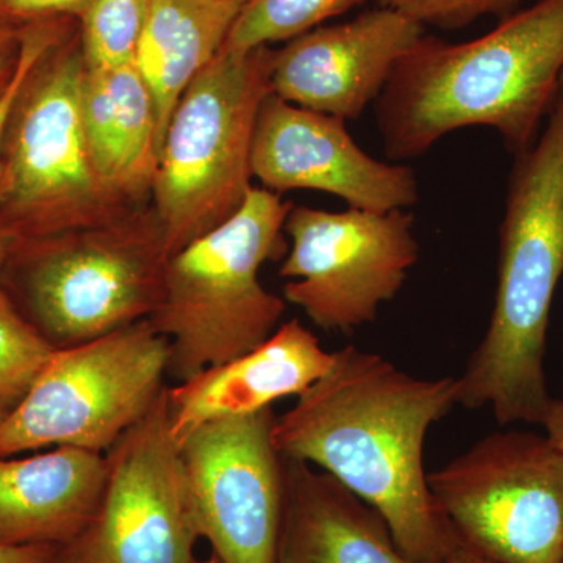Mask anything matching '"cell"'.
<instances>
[{
	"label": "cell",
	"mask_w": 563,
	"mask_h": 563,
	"mask_svg": "<svg viewBox=\"0 0 563 563\" xmlns=\"http://www.w3.org/2000/svg\"><path fill=\"white\" fill-rule=\"evenodd\" d=\"M457 404V377L418 379L347 344L288 412L276 417L282 455L331 474L383 515L402 553L439 563L457 539L422 465L426 435Z\"/></svg>",
	"instance_id": "obj_1"
},
{
	"label": "cell",
	"mask_w": 563,
	"mask_h": 563,
	"mask_svg": "<svg viewBox=\"0 0 563 563\" xmlns=\"http://www.w3.org/2000/svg\"><path fill=\"white\" fill-rule=\"evenodd\" d=\"M562 70L563 0H540L466 43L422 36L376 101L385 154L420 157L473 125L495 129L520 154L553 109Z\"/></svg>",
	"instance_id": "obj_2"
},
{
	"label": "cell",
	"mask_w": 563,
	"mask_h": 563,
	"mask_svg": "<svg viewBox=\"0 0 563 563\" xmlns=\"http://www.w3.org/2000/svg\"><path fill=\"white\" fill-rule=\"evenodd\" d=\"M563 276V87L542 136L517 154L499 228L498 287L483 342L457 377V404L499 424H542L554 399L544 351Z\"/></svg>",
	"instance_id": "obj_3"
},
{
	"label": "cell",
	"mask_w": 563,
	"mask_h": 563,
	"mask_svg": "<svg viewBox=\"0 0 563 563\" xmlns=\"http://www.w3.org/2000/svg\"><path fill=\"white\" fill-rule=\"evenodd\" d=\"M291 207L254 187L231 220L166 258L150 321L172 344L168 376L177 384L255 350L279 328L285 299L258 273L287 252Z\"/></svg>",
	"instance_id": "obj_4"
},
{
	"label": "cell",
	"mask_w": 563,
	"mask_h": 563,
	"mask_svg": "<svg viewBox=\"0 0 563 563\" xmlns=\"http://www.w3.org/2000/svg\"><path fill=\"white\" fill-rule=\"evenodd\" d=\"M273 49L222 47L181 95L163 139L152 211L166 258L220 228L252 188V143L272 95Z\"/></svg>",
	"instance_id": "obj_5"
},
{
	"label": "cell",
	"mask_w": 563,
	"mask_h": 563,
	"mask_svg": "<svg viewBox=\"0 0 563 563\" xmlns=\"http://www.w3.org/2000/svg\"><path fill=\"white\" fill-rule=\"evenodd\" d=\"M166 255L151 213L18 240L0 288L55 347L77 346L150 320Z\"/></svg>",
	"instance_id": "obj_6"
},
{
	"label": "cell",
	"mask_w": 563,
	"mask_h": 563,
	"mask_svg": "<svg viewBox=\"0 0 563 563\" xmlns=\"http://www.w3.org/2000/svg\"><path fill=\"white\" fill-rule=\"evenodd\" d=\"M79 29L33 68L14 102L2 150L0 224L36 239L120 220L92 169L81 122Z\"/></svg>",
	"instance_id": "obj_7"
},
{
	"label": "cell",
	"mask_w": 563,
	"mask_h": 563,
	"mask_svg": "<svg viewBox=\"0 0 563 563\" xmlns=\"http://www.w3.org/2000/svg\"><path fill=\"white\" fill-rule=\"evenodd\" d=\"M169 357V340L150 320L55 351L0 424V459L58 446L106 454L168 387Z\"/></svg>",
	"instance_id": "obj_8"
},
{
	"label": "cell",
	"mask_w": 563,
	"mask_h": 563,
	"mask_svg": "<svg viewBox=\"0 0 563 563\" xmlns=\"http://www.w3.org/2000/svg\"><path fill=\"white\" fill-rule=\"evenodd\" d=\"M463 542L493 563H563V451L532 432H495L428 474Z\"/></svg>",
	"instance_id": "obj_9"
},
{
	"label": "cell",
	"mask_w": 563,
	"mask_h": 563,
	"mask_svg": "<svg viewBox=\"0 0 563 563\" xmlns=\"http://www.w3.org/2000/svg\"><path fill=\"white\" fill-rule=\"evenodd\" d=\"M407 210L329 211L291 207L284 299L324 331L351 332L376 320L406 284L420 255Z\"/></svg>",
	"instance_id": "obj_10"
},
{
	"label": "cell",
	"mask_w": 563,
	"mask_h": 563,
	"mask_svg": "<svg viewBox=\"0 0 563 563\" xmlns=\"http://www.w3.org/2000/svg\"><path fill=\"white\" fill-rule=\"evenodd\" d=\"M95 520L60 548V563H192L199 537L180 444L169 422L168 387L150 413L106 453Z\"/></svg>",
	"instance_id": "obj_11"
},
{
	"label": "cell",
	"mask_w": 563,
	"mask_h": 563,
	"mask_svg": "<svg viewBox=\"0 0 563 563\" xmlns=\"http://www.w3.org/2000/svg\"><path fill=\"white\" fill-rule=\"evenodd\" d=\"M276 415L210 421L180 443L192 518L222 563H274L284 517L285 462Z\"/></svg>",
	"instance_id": "obj_12"
},
{
	"label": "cell",
	"mask_w": 563,
	"mask_h": 563,
	"mask_svg": "<svg viewBox=\"0 0 563 563\" xmlns=\"http://www.w3.org/2000/svg\"><path fill=\"white\" fill-rule=\"evenodd\" d=\"M343 120L269 95L252 143V174L262 188L331 192L351 209L407 210L418 202L412 168L376 161L355 143Z\"/></svg>",
	"instance_id": "obj_13"
},
{
	"label": "cell",
	"mask_w": 563,
	"mask_h": 563,
	"mask_svg": "<svg viewBox=\"0 0 563 563\" xmlns=\"http://www.w3.org/2000/svg\"><path fill=\"white\" fill-rule=\"evenodd\" d=\"M422 36L421 24L387 7L320 25L273 49V95L302 109L357 120Z\"/></svg>",
	"instance_id": "obj_14"
},
{
	"label": "cell",
	"mask_w": 563,
	"mask_h": 563,
	"mask_svg": "<svg viewBox=\"0 0 563 563\" xmlns=\"http://www.w3.org/2000/svg\"><path fill=\"white\" fill-rule=\"evenodd\" d=\"M331 362L332 352L292 318L255 350L168 387L174 439L180 444L207 422L261 412L282 398L302 395Z\"/></svg>",
	"instance_id": "obj_15"
},
{
	"label": "cell",
	"mask_w": 563,
	"mask_h": 563,
	"mask_svg": "<svg viewBox=\"0 0 563 563\" xmlns=\"http://www.w3.org/2000/svg\"><path fill=\"white\" fill-rule=\"evenodd\" d=\"M106 472V454L79 448L0 459V543L76 542L98 514Z\"/></svg>",
	"instance_id": "obj_16"
},
{
	"label": "cell",
	"mask_w": 563,
	"mask_h": 563,
	"mask_svg": "<svg viewBox=\"0 0 563 563\" xmlns=\"http://www.w3.org/2000/svg\"><path fill=\"white\" fill-rule=\"evenodd\" d=\"M284 517L274 563H418L383 515L328 473L284 455Z\"/></svg>",
	"instance_id": "obj_17"
},
{
	"label": "cell",
	"mask_w": 563,
	"mask_h": 563,
	"mask_svg": "<svg viewBox=\"0 0 563 563\" xmlns=\"http://www.w3.org/2000/svg\"><path fill=\"white\" fill-rule=\"evenodd\" d=\"M81 122L103 191L125 209L151 196L161 136L154 98L135 62L110 68L85 65Z\"/></svg>",
	"instance_id": "obj_18"
},
{
	"label": "cell",
	"mask_w": 563,
	"mask_h": 563,
	"mask_svg": "<svg viewBox=\"0 0 563 563\" xmlns=\"http://www.w3.org/2000/svg\"><path fill=\"white\" fill-rule=\"evenodd\" d=\"M243 7L229 0H150L135 65L154 98L161 151L181 95L220 54Z\"/></svg>",
	"instance_id": "obj_19"
},
{
	"label": "cell",
	"mask_w": 563,
	"mask_h": 563,
	"mask_svg": "<svg viewBox=\"0 0 563 563\" xmlns=\"http://www.w3.org/2000/svg\"><path fill=\"white\" fill-rule=\"evenodd\" d=\"M363 2L365 0H250L240 11L222 47L250 51L287 43Z\"/></svg>",
	"instance_id": "obj_20"
},
{
	"label": "cell",
	"mask_w": 563,
	"mask_h": 563,
	"mask_svg": "<svg viewBox=\"0 0 563 563\" xmlns=\"http://www.w3.org/2000/svg\"><path fill=\"white\" fill-rule=\"evenodd\" d=\"M55 351L0 288V424L20 409Z\"/></svg>",
	"instance_id": "obj_21"
},
{
	"label": "cell",
	"mask_w": 563,
	"mask_h": 563,
	"mask_svg": "<svg viewBox=\"0 0 563 563\" xmlns=\"http://www.w3.org/2000/svg\"><path fill=\"white\" fill-rule=\"evenodd\" d=\"M150 0H90L77 20L85 65L110 68L135 62Z\"/></svg>",
	"instance_id": "obj_22"
},
{
	"label": "cell",
	"mask_w": 563,
	"mask_h": 563,
	"mask_svg": "<svg viewBox=\"0 0 563 563\" xmlns=\"http://www.w3.org/2000/svg\"><path fill=\"white\" fill-rule=\"evenodd\" d=\"M70 32L68 18H46L24 22L22 25V46L20 62L13 80L7 88L5 95L0 99V188H2V150L5 139L7 124H9L11 110L18 96L27 81L33 68L41 58L47 54L62 38Z\"/></svg>",
	"instance_id": "obj_23"
},
{
	"label": "cell",
	"mask_w": 563,
	"mask_h": 563,
	"mask_svg": "<svg viewBox=\"0 0 563 563\" xmlns=\"http://www.w3.org/2000/svg\"><path fill=\"white\" fill-rule=\"evenodd\" d=\"M518 2L521 0H377L379 7L399 11L422 27L443 29L463 27L485 14L512 9Z\"/></svg>",
	"instance_id": "obj_24"
},
{
	"label": "cell",
	"mask_w": 563,
	"mask_h": 563,
	"mask_svg": "<svg viewBox=\"0 0 563 563\" xmlns=\"http://www.w3.org/2000/svg\"><path fill=\"white\" fill-rule=\"evenodd\" d=\"M90 0H0V16L16 22L79 18Z\"/></svg>",
	"instance_id": "obj_25"
},
{
	"label": "cell",
	"mask_w": 563,
	"mask_h": 563,
	"mask_svg": "<svg viewBox=\"0 0 563 563\" xmlns=\"http://www.w3.org/2000/svg\"><path fill=\"white\" fill-rule=\"evenodd\" d=\"M24 22L0 16V99L13 80L20 62Z\"/></svg>",
	"instance_id": "obj_26"
},
{
	"label": "cell",
	"mask_w": 563,
	"mask_h": 563,
	"mask_svg": "<svg viewBox=\"0 0 563 563\" xmlns=\"http://www.w3.org/2000/svg\"><path fill=\"white\" fill-rule=\"evenodd\" d=\"M60 548L49 544L10 547L0 543V563H60Z\"/></svg>",
	"instance_id": "obj_27"
},
{
	"label": "cell",
	"mask_w": 563,
	"mask_h": 563,
	"mask_svg": "<svg viewBox=\"0 0 563 563\" xmlns=\"http://www.w3.org/2000/svg\"><path fill=\"white\" fill-rule=\"evenodd\" d=\"M439 563H493L488 561L487 558H484L483 554L477 553L476 550H473L470 544L463 542L461 537L457 536V539L454 540V543L451 544L450 550L446 551V554L443 555L442 561Z\"/></svg>",
	"instance_id": "obj_28"
},
{
	"label": "cell",
	"mask_w": 563,
	"mask_h": 563,
	"mask_svg": "<svg viewBox=\"0 0 563 563\" xmlns=\"http://www.w3.org/2000/svg\"><path fill=\"white\" fill-rule=\"evenodd\" d=\"M543 426L547 429L548 440L558 450L563 451V401H555L554 399Z\"/></svg>",
	"instance_id": "obj_29"
},
{
	"label": "cell",
	"mask_w": 563,
	"mask_h": 563,
	"mask_svg": "<svg viewBox=\"0 0 563 563\" xmlns=\"http://www.w3.org/2000/svg\"><path fill=\"white\" fill-rule=\"evenodd\" d=\"M18 235L11 229L0 224V276H2L3 268H5L7 262L13 247L16 246Z\"/></svg>",
	"instance_id": "obj_30"
},
{
	"label": "cell",
	"mask_w": 563,
	"mask_h": 563,
	"mask_svg": "<svg viewBox=\"0 0 563 563\" xmlns=\"http://www.w3.org/2000/svg\"><path fill=\"white\" fill-rule=\"evenodd\" d=\"M192 563H222L217 555L211 554L209 559H203V561H195Z\"/></svg>",
	"instance_id": "obj_31"
},
{
	"label": "cell",
	"mask_w": 563,
	"mask_h": 563,
	"mask_svg": "<svg viewBox=\"0 0 563 563\" xmlns=\"http://www.w3.org/2000/svg\"><path fill=\"white\" fill-rule=\"evenodd\" d=\"M229 2H239L243 3V5H246V3L250 2V0H229Z\"/></svg>",
	"instance_id": "obj_32"
},
{
	"label": "cell",
	"mask_w": 563,
	"mask_h": 563,
	"mask_svg": "<svg viewBox=\"0 0 563 563\" xmlns=\"http://www.w3.org/2000/svg\"><path fill=\"white\" fill-rule=\"evenodd\" d=\"M561 87H563V70H562V74H561Z\"/></svg>",
	"instance_id": "obj_33"
}]
</instances>
